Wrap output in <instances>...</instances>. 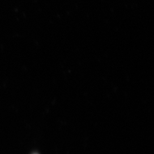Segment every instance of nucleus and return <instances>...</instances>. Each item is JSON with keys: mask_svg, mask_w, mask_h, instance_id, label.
<instances>
[{"mask_svg": "<svg viewBox=\"0 0 154 154\" xmlns=\"http://www.w3.org/2000/svg\"><path fill=\"white\" fill-rule=\"evenodd\" d=\"M35 154H36V153H35Z\"/></svg>", "mask_w": 154, "mask_h": 154, "instance_id": "nucleus-1", "label": "nucleus"}]
</instances>
